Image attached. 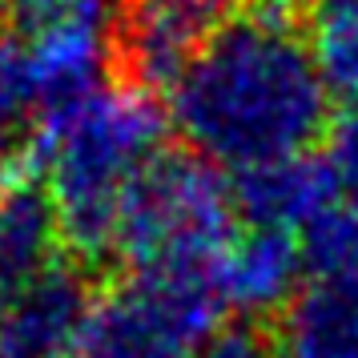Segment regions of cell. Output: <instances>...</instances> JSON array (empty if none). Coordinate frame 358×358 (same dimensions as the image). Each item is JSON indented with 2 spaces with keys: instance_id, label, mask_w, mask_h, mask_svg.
I'll use <instances>...</instances> for the list:
<instances>
[{
  "instance_id": "obj_1",
  "label": "cell",
  "mask_w": 358,
  "mask_h": 358,
  "mask_svg": "<svg viewBox=\"0 0 358 358\" xmlns=\"http://www.w3.org/2000/svg\"><path fill=\"white\" fill-rule=\"evenodd\" d=\"M310 0H242L169 93L181 145L226 169L310 153L330 129Z\"/></svg>"
},
{
  "instance_id": "obj_2",
  "label": "cell",
  "mask_w": 358,
  "mask_h": 358,
  "mask_svg": "<svg viewBox=\"0 0 358 358\" xmlns=\"http://www.w3.org/2000/svg\"><path fill=\"white\" fill-rule=\"evenodd\" d=\"M165 149V113L153 93L109 81L73 113L36 125L24 157L49 178L61 206L65 254L93 274L117 258L125 194Z\"/></svg>"
},
{
  "instance_id": "obj_3",
  "label": "cell",
  "mask_w": 358,
  "mask_h": 358,
  "mask_svg": "<svg viewBox=\"0 0 358 358\" xmlns=\"http://www.w3.org/2000/svg\"><path fill=\"white\" fill-rule=\"evenodd\" d=\"M238 226L242 222L234 210V194L217 165L185 145H165L125 194L117 262H125V270H149V266L217 270Z\"/></svg>"
},
{
  "instance_id": "obj_4",
  "label": "cell",
  "mask_w": 358,
  "mask_h": 358,
  "mask_svg": "<svg viewBox=\"0 0 358 358\" xmlns=\"http://www.w3.org/2000/svg\"><path fill=\"white\" fill-rule=\"evenodd\" d=\"M226 294L210 266L125 270L93 302L81 358H194L226 322Z\"/></svg>"
},
{
  "instance_id": "obj_5",
  "label": "cell",
  "mask_w": 358,
  "mask_h": 358,
  "mask_svg": "<svg viewBox=\"0 0 358 358\" xmlns=\"http://www.w3.org/2000/svg\"><path fill=\"white\" fill-rule=\"evenodd\" d=\"M242 0H117L109 77L141 93H173Z\"/></svg>"
},
{
  "instance_id": "obj_6",
  "label": "cell",
  "mask_w": 358,
  "mask_h": 358,
  "mask_svg": "<svg viewBox=\"0 0 358 358\" xmlns=\"http://www.w3.org/2000/svg\"><path fill=\"white\" fill-rule=\"evenodd\" d=\"M93 278L85 262L65 254L24 290L0 298V358H81L97 302Z\"/></svg>"
},
{
  "instance_id": "obj_7",
  "label": "cell",
  "mask_w": 358,
  "mask_h": 358,
  "mask_svg": "<svg viewBox=\"0 0 358 358\" xmlns=\"http://www.w3.org/2000/svg\"><path fill=\"white\" fill-rule=\"evenodd\" d=\"M65 229L49 178L24 153L0 173V298L61 262Z\"/></svg>"
},
{
  "instance_id": "obj_8",
  "label": "cell",
  "mask_w": 358,
  "mask_h": 358,
  "mask_svg": "<svg viewBox=\"0 0 358 358\" xmlns=\"http://www.w3.org/2000/svg\"><path fill=\"white\" fill-rule=\"evenodd\" d=\"M234 210L242 226H266V229H298L314 213H322L330 201H338V181L326 162V153L310 149L298 157L250 165L229 178Z\"/></svg>"
},
{
  "instance_id": "obj_9",
  "label": "cell",
  "mask_w": 358,
  "mask_h": 358,
  "mask_svg": "<svg viewBox=\"0 0 358 358\" xmlns=\"http://www.w3.org/2000/svg\"><path fill=\"white\" fill-rule=\"evenodd\" d=\"M302 274L306 258L294 229L238 226L217 266V286L226 294V306L238 314L270 318L302 290Z\"/></svg>"
},
{
  "instance_id": "obj_10",
  "label": "cell",
  "mask_w": 358,
  "mask_h": 358,
  "mask_svg": "<svg viewBox=\"0 0 358 358\" xmlns=\"http://www.w3.org/2000/svg\"><path fill=\"white\" fill-rule=\"evenodd\" d=\"M278 358H358V270L322 274L282 306Z\"/></svg>"
},
{
  "instance_id": "obj_11",
  "label": "cell",
  "mask_w": 358,
  "mask_h": 358,
  "mask_svg": "<svg viewBox=\"0 0 358 358\" xmlns=\"http://www.w3.org/2000/svg\"><path fill=\"white\" fill-rule=\"evenodd\" d=\"M310 33L330 93L358 101V0H310Z\"/></svg>"
},
{
  "instance_id": "obj_12",
  "label": "cell",
  "mask_w": 358,
  "mask_h": 358,
  "mask_svg": "<svg viewBox=\"0 0 358 358\" xmlns=\"http://www.w3.org/2000/svg\"><path fill=\"white\" fill-rule=\"evenodd\" d=\"M306 274H346L358 270V206L350 201H330L322 213H314L306 226L298 229Z\"/></svg>"
},
{
  "instance_id": "obj_13",
  "label": "cell",
  "mask_w": 358,
  "mask_h": 358,
  "mask_svg": "<svg viewBox=\"0 0 358 358\" xmlns=\"http://www.w3.org/2000/svg\"><path fill=\"white\" fill-rule=\"evenodd\" d=\"M194 358H278L274 326L258 314H234L197 346Z\"/></svg>"
},
{
  "instance_id": "obj_14",
  "label": "cell",
  "mask_w": 358,
  "mask_h": 358,
  "mask_svg": "<svg viewBox=\"0 0 358 358\" xmlns=\"http://www.w3.org/2000/svg\"><path fill=\"white\" fill-rule=\"evenodd\" d=\"M326 162L338 181V197L358 206V105H346L326 129Z\"/></svg>"
},
{
  "instance_id": "obj_15",
  "label": "cell",
  "mask_w": 358,
  "mask_h": 358,
  "mask_svg": "<svg viewBox=\"0 0 358 358\" xmlns=\"http://www.w3.org/2000/svg\"><path fill=\"white\" fill-rule=\"evenodd\" d=\"M20 153H24V145H20V141H17V137H13L8 129H0V173H4L8 165L17 162Z\"/></svg>"
},
{
  "instance_id": "obj_16",
  "label": "cell",
  "mask_w": 358,
  "mask_h": 358,
  "mask_svg": "<svg viewBox=\"0 0 358 358\" xmlns=\"http://www.w3.org/2000/svg\"><path fill=\"white\" fill-rule=\"evenodd\" d=\"M4 4H8V0H0V8H4Z\"/></svg>"
}]
</instances>
